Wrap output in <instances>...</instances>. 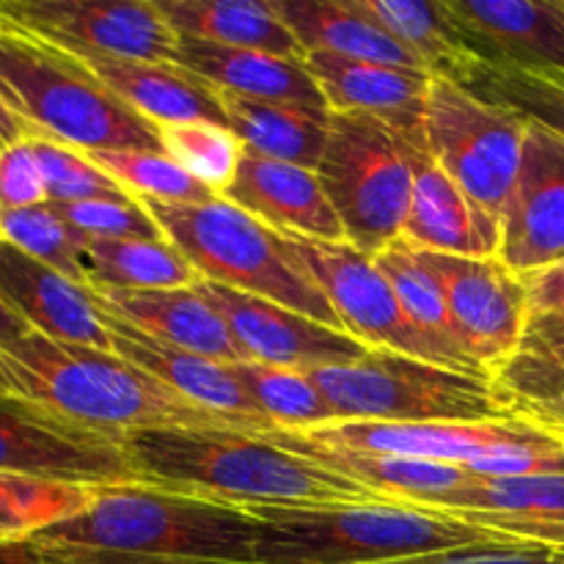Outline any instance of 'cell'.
Masks as SVG:
<instances>
[{"label": "cell", "mask_w": 564, "mask_h": 564, "mask_svg": "<svg viewBox=\"0 0 564 564\" xmlns=\"http://www.w3.org/2000/svg\"><path fill=\"white\" fill-rule=\"evenodd\" d=\"M132 468L152 488L237 507H356L394 501L330 468L279 449L259 433L154 427L121 435Z\"/></svg>", "instance_id": "1"}, {"label": "cell", "mask_w": 564, "mask_h": 564, "mask_svg": "<svg viewBox=\"0 0 564 564\" xmlns=\"http://www.w3.org/2000/svg\"><path fill=\"white\" fill-rule=\"evenodd\" d=\"M262 518L251 507L152 485L99 488L31 543L116 564H257Z\"/></svg>", "instance_id": "2"}, {"label": "cell", "mask_w": 564, "mask_h": 564, "mask_svg": "<svg viewBox=\"0 0 564 564\" xmlns=\"http://www.w3.org/2000/svg\"><path fill=\"white\" fill-rule=\"evenodd\" d=\"M0 369L3 397L31 402L64 422L116 438L154 427L264 433L185 400L116 352L66 345L36 330L11 350H0Z\"/></svg>", "instance_id": "3"}, {"label": "cell", "mask_w": 564, "mask_h": 564, "mask_svg": "<svg viewBox=\"0 0 564 564\" xmlns=\"http://www.w3.org/2000/svg\"><path fill=\"white\" fill-rule=\"evenodd\" d=\"M0 99L28 127L80 152H163L160 127L121 102L75 53L0 14Z\"/></svg>", "instance_id": "4"}, {"label": "cell", "mask_w": 564, "mask_h": 564, "mask_svg": "<svg viewBox=\"0 0 564 564\" xmlns=\"http://www.w3.org/2000/svg\"><path fill=\"white\" fill-rule=\"evenodd\" d=\"M262 518L257 564H380L444 551L516 545L490 529L474 527L433 507L380 505L251 507ZM532 545V543H529Z\"/></svg>", "instance_id": "5"}, {"label": "cell", "mask_w": 564, "mask_h": 564, "mask_svg": "<svg viewBox=\"0 0 564 564\" xmlns=\"http://www.w3.org/2000/svg\"><path fill=\"white\" fill-rule=\"evenodd\" d=\"M143 204L163 229L165 240L202 279L273 301L334 330H345L328 295L303 268L290 240L246 209L220 196L204 204Z\"/></svg>", "instance_id": "6"}, {"label": "cell", "mask_w": 564, "mask_h": 564, "mask_svg": "<svg viewBox=\"0 0 564 564\" xmlns=\"http://www.w3.org/2000/svg\"><path fill=\"white\" fill-rule=\"evenodd\" d=\"M308 378L339 422L496 424L518 419L494 378L389 350H372L350 367L314 369Z\"/></svg>", "instance_id": "7"}, {"label": "cell", "mask_w": 564, "mask_h": 564, "mask_svg": "<svg viewBox=\"0 0 564 564\" xmlns=\"http://www.w3.org/2000/svg\"><path fill=\"white\" fill-rule=\"evenodd\" d=\"M375 116L330 113L317 176L347 242L367 257L400 240L413 193L411 135Z\"/></svg>", "instance_id": "8"}, {"label": "cell", "mask_w": 564, "mask_h": 564, "mask_svg": "<svg viewBox=\"0 0 564 564\" xmlns=\"http://www.w3.org/2000/svg\"><path fill=\"white\" fill-rule=\"evenodd\" d=\"M435 163L482 209L505 215L527 143V119L485 102L460 83L433 77L422 119Z\"/></svg>", "instance_id": "9"}, {"label": "cell", "mask_w": 564, "mask_h": 564, "mask_svg": "<svg viewBox=\"0 0 564 564\" xmlns=\"http://www.w3.org/2000/svg\"><path fill=\"white\" fill-rule=\"evenodd\" d=\"M0 474L91 490L147 485L121 438L77 427L14 397H0Z\"/></svg>", "instance_id": "10"}, {"label": "cell", "mask_w": 564, "mask_h": 564, "mask_svg": "<svg viewBox=\"0 0 564 564\" xmlns=\"http://www.w3.org/2000/svg\"><path fill=\"white\" fill-rule=\"evenodd\" d=\"M284 237L290 240V248L301 259L303 268L317 281L319 290L328 295L330 306L336 308L341 325L352 339L367 345L369 350L400 352V356L419 358V361L435 364V367L455 369L433 341L424 339L413 328L372 257L352 248L350 242Z\"/></svg>", "instance_id": "11"}, {"label": "cell", "mask_w": 564, "mask_h": 564, "mask_svg": "<svg viewBox=\"0 0 564 564\" xmlns=\"http://www.w3.org/2000/svg\"><path fill=\"white\" fill-rule=\"evenodd\" d=\"M422 253L444 286L452 339L479 372L496 378L516 356L532 314L527 284L499 257Z\"/></svg>", "instance_id": "12"}, {"label": "cell", "mask_w": 564, "mask_h": 564, "mask_svg": "<svg viewBox=\"0 0 564 564\" xmlns=\"http://www.w3.org/2000/svg\"><path fill=\"white\" fill-rule=\"evenodd\" d=\"M0 14L72 53L176 66L180 36L154 0H0Z\"/></svg>", "instance_id": "13"}, {"label": "cell", "mask_w": 564, "mask_h": 564, "mask_svg": "<svg viewBox=\"0 0 564 564\" xmlns=\"http://www.w3.org/2000/svg\"><path fill=\"white\" fill-rule=\"evenodd\" d=\"M193 286L224 317L246 361L314 372L325 367H350L372 352L345 330L328 328L306 314H297L264 297L207 279H198Z\"/></svg>", "instance_id": "14"}, {"label": "cell", "mask_w": 564, "mask_h": 564, "mask_svg": "<svg viewBox=\"0 0 564 564\" xmlns=\"http://www.w3.org/2000/svg\"><path fill=\"white\" fill-rule=\"evenodd\" d=\"M499 259L521 279L564 264V138L534 121L501 215Z\"/></svg>", "instance_id": "15"}, {"label": "cell", "mask_w": 564, "mask_h": 564, "mask_svg": "<svg viewBox=\"0 0 564 564\" xmlns=\"http://www.w3.org/2000/svg\"><path fill=\"white\" fill-rule=\"evenodd\" d=\"M413 193L402 240L419 251L490 259L501 251V218L479 207L433 160L424 132L411 135Z\"/></svg>", "instance_id": "16"}, {"label": "cell", "mask_w": 564, "mask_h": 564, "mask_svg": "<svg viewBox=\"0 0 564 564\" xmlns=\"http://www.w3.org/2000/svg\"><path fill=\"white\" fill-rule=\"evenodd\" d=\"M0 295L36 334L66 345L113 352L94 290L0 240Z\"/></svg>", "instance_id": "17"}, {"label": "cell", "mask_w": 564, "mask_h": 564, "mask_svg": "<svg viewBox=\"0 0 564 564\" xmlns=\"http://www.w3.org/2000/svg\"><path fill=\"white\" fill-rule=\"evenodd\" d=\"M279 235L319 242H347L345 226L325 196L317 171L281 163L242 149L240 165L224 196Z\"/></svg>", "instance_id": "18"}, {"label": "cell", "mask_w": 564, "mask_h": 564, "mask_svg": "<svg viewBox=\"0 0 564 564\" xmlns=\"http://www.w3.org/2000/svg\"><path fill=\"white\" fill-rule=\"evenodd\" d=\"M259 435L279 446V449L306 457L317 466L330 468V471L341 474L347 479H356V482L367 485V488L378 490V494L389 496L394 501H405V505L433 507L444 501L446 496H455L482 482L468 468L452 466V463L339 449V446L319 444V441H312L306 435L295 433V430L284 427L264 430Z\"/></svg>", "instance_id": "19"}, {"label": "cell", "mask_w": 564, "mask_h": 564, "mask_svg": "<svg viewBox=\"0 0 564 564\" xmlns=\"http://www.w3.org/2000/svg\"><path fill=\"white\" fill-rule=\"evenodd\" d=\"M485 61L564 72V0H446Z\"/></svg>", "instance_id": "20"}, {"label": "cell", "mask_w": 564, "mask_h": 564, "mask_svg": "<svg viewBox=\"0 0 564 564\" xmlns=\"http://www.w3.org/2000/svg\"><path fill=\"white\" fill-rule=\"evenodd\" d=\"M306 69L323 91L330 113L375 116L397 130H422L424 99L433 75L375 61L312 50Z\"/></svg>", "instance_id": "21"}, {"label": "cell", "mask_w": 564, "mask_h": 564, "mask_svg": "<svg viewBox=\"0 0 564 564\" xmlns=\"http://www.w3.org/2000/svg\"><path fill=\"white\" fill-rule=\"evenodd\" d=\"M433 510L521 543L564 551V474L523 479H482L446 496Z\"/></svg>", "instance_id": "22"}, {"label": "cell", "mask_w": 564, "mask_h": 564, "mask_svg": "<svg viewBox=\"0 0 564 564\" xmlns=\"http://www.w3.org/2000/svg\"><path fill=\"white\" fill-rule=\"evenodd\" d=\"M102 314L110 328V341H113L116 356L141 367L143 372L158 378L171 391L196 402V405L207 408V411L240 419V422L253 424L259 430H273V424L253 405L246 386L237 380L231 364H220L213 361V358L176 350V347L163 345V341L132 328V325L121 323V319H116L105 308Z\"/></svg>", "instance_id": "23"}, {"label": "cell", "mask_w": 564, "mask_h": 564, "mask_svg": "<svg viewBox=\"0 0 564 564\" xmlns=\"http://www.w3.org/2000/svg\"><path fill=\"white\" fill-rule=\"evenodd\" d=\"M99 308L141 334L220 364L246 361L237 350L224 317L198 295L196 286L182 290H143V292H94Z\"/></svg>", "instance_id": "24"}, {"label": "cell", "mask_w": 564, "mask_h": 564, "mask_svg": "<svg viewBox=\"0 0 564 564\" xmlns=\"http://www.w3.org/2000/svg\"><path fill=\"white\" fill-rule=\"evenodd\" d=\"M523 416L496 424H389V422H334L306 430V438L339 449L375 452V455L419 457L452 463L471 471L474 463L501 438L516 433Z\"/></svg>", "instance_id": "25"}, {"label": "cell", "mask_w": 564, "mask_h": 564, "mask_svg": "<svg viewBox=\"0 0 564 564\" xmlns=\"http://www.w3.org/2000/svg\"><path fill=\"white\" fill-rule=\"evenodd\" d=\"M75 55L121 102L130 105L135 113H141L152 124H187V121L226 124L218 91L182 66L158 64V61L113 58V55L97 53Z\"/></svg>", "instance_id": "26"}, {"label": "cell", "mask_w": 564, "mask_h": 564, "mask_svg": "<svg viewBox=\"0 0 564 564\" xmlns=\"http://www.w3.org/2000/svg\"><path fill=\"white\" fill-rule=\"evenodd\" d=\"M176 66L218 91L328 108L323 91L308 75L303 61L279 58V55L259 53V50L220 47V44L196 42V39H180Z\"/></svg>", "instance_id": "27"}, {"label": "cell", "mask_w": 564, "mask_h": 564, "mask_svg": "<svg viewBox=\"0 0 564 564\" xmlns=\"http://www.w3.org/2000/svg\"><path fill=\"white\" fill-rule=\"evenodd\" d=\"M352 9L372 20L380 31L416 55L433 77H446L466 86L482 55L468 42L466 31L449 3H424V0H350Z\"/></svg>", "instance_id": "28"}, {"label": "cell", "mask_w": 564, "mask_h": 564, "mask_svg": "<svg viewBox=\"0 0 564 564\" xmlns=\"http://www.w3.org/2000/svg\"><path fill=\"white\" fill-rule=\"evenodd\" d=\"M218 99L226 124L246 152L317 171L328 143V108L251 99L229 91H218Z\"/></svg>", "instance_id": "29"}, {"label": "cell", "mask_w": 564, "mask_h": 564, "mask_svg": "<svg viewBox=\"0 0 564 564\" xmlns=\"http://www.w3.org/2000/svg\"><path fill=\"white\" fill-rule=\"evenodd\" d=\"M180 39L259 50L279 58L306 61V50L284 25L273 0H154Z\"/></svg>", "instance_id": "30"}, {"label": "cell", "mask_w": 564, "mask_h": 564, "mask_svg": "<svg viewBox=\"0 0 564 564\" xmlns=\"http://www.w3.org/2000/svg\"><path fill=\"white\" fill-rule=\"evenodd\" d=\"M273 6L306 53L323 50L345 58L427 72L416 55L352 9L350 0H273Z\"/></svg>", "instance_id": "31"}, {"label": "cell", "mask_w": 564, "mask_h": 564, "mask_svg": "<svg viewBox=\"0 0 564 564\" xmlns=\"http://www.w3.org/2000/svg\"><path fill=\"white\" fill-rule=\"evenodd\" d=\"M83 262L94 292L182 290L202 279L169 240H99L86 235Z\"/></svg>", "instance_id": "32"}, {"label": "cell", "mask_w": 564, "mask_h": 564, "mask_svg": "<svg viewBox=\"0 0 564 564\" xmlns=\"http://www.w3.org/2000/svg\"><path fill=\"white\" fill-rule=\"evenodd\" d=\"M372 259L380 273H383V279L391 284V290H394L397 301H400L402 312L411 319L413 328L424 339L433 341L455 369L471 375H485L463 356V350L452 339L444 286H441V279L427 264L424 253L400 237V240L389 242L383 251L375 253Z\"/></svg>", "instance_id": "33"}, {"label": "cell", "mask_w": 564, "mask_h": 564, "mask_svg": "<svg viewBox=\"0 0 564 564\" xmlns=\"http://www.w3.org/2000/svg\"><path fill=\"white\" fill-rule=\"evenodd\" d=\"M516 413L564 400V317L529 314L516 356L496 375Z\"/></svg>", "instance_id": "34"}, {"label": "cell", "mask_w": 564, "mask_h": 564, "mask_svg": "<svg viewBox=\"0 0 564 564\" xmlns=\"http://www.w3.org/2000/svg\"><path fill=\"white\" fill-rule=\"evenodd\" d=\"M463 88L564 138V72L482 61Z\"/></svg>", "instance_id": "35"}, {"label": "cell", "mask_w": 564, "mask_h": 564, "mask_svg": "<svg viewBox=\"0 0 564 564\" xmlns=\"http://www.w3.org/2000/svg\"><path fill=\"white\" fill-rule=\"evenodd\" d=\"M231 369H235L237 380L246 386L259 413L273 427L306 433V430H317L325 427V424L339 422L334 408L328 405V400L312 383L308 372L268 367V364L253 361L231 364Z\"/></svg>", "instance_id": "36"}, {"label": "cell", "mask_w": 564, "mask_h": 564, "mask_svg": "<svg viewBox=\"0 0 564 564\" xmlns=\"http://www.w3.org/2000/svg\"><path fill=\"white\" fill-rule=\"evenodd\" d=\"M0 240L20 248L28 257L58 270L66 279L88 286L86 279V235L66 224L53 204L31 209H3L0 213ZM91 290V286H88Z\"/></svg>", "instance_id": "37"}, {"label": "cell", "mask_w": 564, "mask_h": 564, "mask_svg": "<svg viewBox=\"0 0 564 564\" xmlns=\"http://www.w3.org/2000/svg\"><path fill=\"white\" fill-rule=\"evenodd\" d=\"M88 160L113 176L138 202L204 204L218 198V193L187 174L165 152H88Z\"/></svg>", "instance_id": "38"}, {"label": "cell", "mask_w": 564, "mask_h": 564, "mask_svg": "<svg viewBox=\"0 0 564 564\" xmlns=\"http://www.w3.org/2000/svg\"><path fill=\"white\" fill-rule=\"evenodd\" d=\"M97 490L0 474V545L28 540L31 534L75 516Z\"/></svg>", "instance_id": "39"}, {"label": "cell", "mask_w": 564, "mask_h": 564, "mask_svg": "<svg viewBox=\"0 0 564 564\" xmlns=\"http://www.w3.org/2000/svg\"><path fill=\"white\" fill-rule=\"evenodd\" d=\"M160 147L176 165L196 176L202 185L224 196L237 174L242 143L226 124L187 121V124L160 127Z\"/></svg>", "instance_id": "40"}, {"label": "cell", "mask_w": 564, "mask_h": 564, "mask_svg": "<svg viewBox=\"0 0 564 564\" xmlns=\"http://www.w3.org/2000/svg\"><path fill=\"white\" fill-rule=\"evenodd\" d=\"M42 165L44 185H47L50 204H77L97 202V198H130V193L110 174H105L97 163L88 160L86 152L72 149L66 143L50 138H31Z\"/></svg>", "instance_id": "41"}, {"label": "cell", "mask_w": 564, "mask_h": 564, "mask_svg": "<svg viewBox=\"0 0 564 564\" xmlns=\"http://www.w3.org/2000/svg\"><path fill=\"white\" fill-rule=\"evenodd\" d=\"M66 224L99 240H165L147 204L138 198H97V202L53 204Z\"/></svg>", "instance_id": "42"}, {"label": "cell", "mask_w": 564, "mask_h": 564, "mask_svg": "<svg viewBox=\"0 0 564 564\" xmlns=\"http://www.w3.org/2000/svg\"><path fill=\"white\" fill-rule=\"evenodd\" d=\"M42 204H50V198L31 138L0 149V213Z\"/></svg>", "instance_id": "43"}, {"label": "cell", "mask_w": 564, "mask_h": 564, "mask_svg": "<svg viewBox=\"0 0 564 564\" xmlns=\"http://www.w3.org/2000/svg\"><path fill=\"white\" fill-rule=\"evenodd\" d=\"M380 564H564V551L543 549V545H485V549L444 551V554L408 556V560Z\"/></svg>", "instance_id": "44"}, {"label": "cell", "mask_w": 564, "mask_h": 564, "mask_svg": "<svg viewBox=\"0 0 564 564\" xmlns=\"http://www.w3.org/2000/svg\"><path fill=\"white\" fill-rule=\"evenodd\" d=\"M523 284H527L532 314H556V317H564V264L527 275Z\"/></svg>", "instance_id": "45"}, {"label": "cell", "mask_w": 564, "mask_h": 564, "mask_svg": "<svg viewBox=\"0 0 564 564\" xmlns=\"http://www.w3.org/2000/svg\"><path fill=\"white\" fill-rule=\"evenodd\" d=\"M0 564H116V562L91 560V556L58 554V551L42 549V545L31 543V540H17V543L0 545Z\"/></svg>", "instance_id": "46"}, {"label": "cell", "mask_w": 564, "mask_h": 564, "mask_svg": "<svg viewBox=\"0 0 564 564\" xmlns=\"http://www.w3.org/2000/svg\"><path fill=\"white\" fill-rule=\"evenodd\" d=\"M33 328L11 308V303L0 295V350H11L20 345L25 336H31Z\"/></svg>", "instance_id": "47"}, {"label": "cell", "mask_w": 564, "mask_h": 564, "mask_svg": "<svg viewBox=\"0 0 564 564\" xmlns=\"http://www.w3.org/2000/svg\"><path fill=\"white\" fill-rule=\"evenodd\" d=\"M518 416L529 419L538 427L549 430V433L560 435L564 441V400L562 402H551V405H540V408H529V411H521Z\"/></svg>", "instance_id": "48"}, {"label": "cell", "mask_w": 564, "mask_h": 564, "mask_svg": "<svg viewBox=\"0 0 564 564\" xmlns=\"http://www.w3.org/2000/svg\"><path fill=\"white\" fill-rule=\"evenodd\" d=\"M25 138H31L28 127L22 124V121L14 116V110L0 99V149L11 147V143L17 141H25Z\"/></svg>", "instance_id": "49"}, {"label": "cell", "mask_w": 564, "mask_h": 564, "mask_svg": "<svg viewBox=\"0 0 564 564\" xmlns=\"http://www.w3.org/2000/svg\"><path fill=\"white\" fill-rule=\"evenodd\" d=\"M0 397H3V369H0Z\"/></svg>", "instance_id": "50"}]
</instances>
